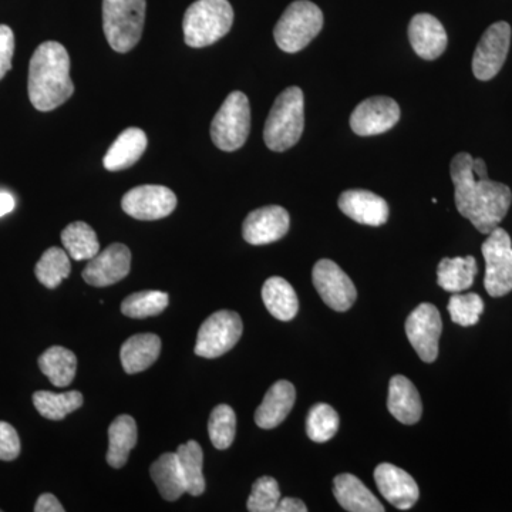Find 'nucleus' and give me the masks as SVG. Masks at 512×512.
Returning <instances> with one entry per match:
<instances>
[{
  "label": "nucleus",
  "mask_w": 512,
  "mask_h": 512,
  "mask_svg": "<svg viewBox=\"0 0 512 512\" xmlns=\"http://www.w3.org/2000/svg\"><path fill=\"white\" fill-rule=\"evenodd\" d=\"M473 156L457 154L451 161V180L457 210L481 232L490 234L504 220L512 202V192L505 184L488 177L478 178L473 171Z\"/></svg>",
  "instance_id": "f257e3e1"
},
{
  "label": "nucleus",
  "mask_w": 512,
  "mask_h": 512,
  "mask_svg": "<svg viewBox=\"0 0 512 512\" xmlns=\"http://www.w3.org/2000/svg\"><path fill=\"white\" fill-rule=\"evenodd\" d=\"M29 99L39 111H52L72 97L70 57L63 45L45 42L33 53L29 66Z\"/></svg>",
  "instance_id": "f03ea898"
},
{
  "label": "nucleus",
  "mask_w": 512,
  "mask_h": 512,
  "mask_svg": "<svg viewBox=\"0 0 512 512\" xmlns=\"http://www.w3.org/2000/svg\"><path fill=\"white\" fill-rule=\"evenodd\" d=\"M305 128V97L299 87L279 94L265 123L264 140L269 150L282 153L298 144Z\"/></svg>",
  "instance_id": "7ed1b4c3"
},
{
  "label": "nucleus",
  "mask_w": 512,
  "mask_h": 512,
  "mask_svg": "<svg viewBox=\"0 0 512 512\" xmlns=\"http://www.w3.org/2000/svg\"><path fill=\"white\" fill-rule=\"evenodd\" d=\"M234 23L228 0H197L184 16V40L191 47H207L222 39Z\"/></svg>",
  "instance_id": "20e7f679"
},
{
  "label": "nucleus",
  "mask_w": 512,
  "mask_h": 512,
  "mask_svg": "<svg viewBox=\"0 0 512 512\" xmlns=\"http://www.w3.org/2000/svg\"><path fill=\"white\" fill-rule=\"evenodd\" d=\"M146 0H103V29L107 42L119 53L130 52L143 36Z\"/></svg>",
  "instance_id": "39448f33"
},
{
  "label": "nucleus",
  "mask_w": 512,
  "mask_h": 512,
  "mask_svg": "<svg viewBox=\"0 0 512 512\" xmlns=\"http://www.w3.org/2000/svg\"><path fill=\"white\" fill-rule=\"evenodd\" d=\"M323 28V13L309 0L291 3L274 29L276 45L286 53L301 52Z\"/></svg>",
  "instance_id": "423d86ee"
},
{
  "label": "nucleus",
  "mask_w": 512,
  "mask_h": 512,
  "mask_svg": "<svg viewBox=\"0 0 512 512\" xmlns=\"http://www.w3.org/2000/svg\"><path fill=\"white\" fill-rule=\"evenodd\" d=\"M251 131V106L242 92L229 94L211 123L212 143L220 150L237 151Z\"/></svg>",
  "instance_id": "0eeeda50"
},
{
  "label": "nucleus",
  "mask_w": 512,
  "mask_h": 512,
  "mask_svg": "<svg viewBox=\"0 0 512 512\" xmlns=\"http://www.w3.org/2000/svg\"><path fill=\"white\" fill-rule=\"evenodd\" d=\"M485 261L484 286L488 295L503 298L512 291V242L505 229L497 227L481 247Z\"/></svg>",
  "instance_id": "6e6552de"
},
{
  "label": "nucleus",
  "mask_w": 512,
  "mask_h": 512,
  "mask_svg": "<svg viewBox=\"0 0 512 512\" xmlns=\"http://www.w3.org/2000/svg\"><path fill=\"white\" fill-rule=\"evenodd\" d=\"M241 316L237 312L218 311L202 323L198 330L195 355L215 359L229 352L242 336Z\"/></svg>",
  "instance_id": "1a4fd4ad"
},
{
  "label": "nucleus",
  "mask_w": 512,
  "mask_h": 512,
  "mask_svg": "<svg viewBox=\"0 0 512 512\" xmlns=\"http://www.w3.org/2000/svg\"><path fill=\"white\" fill-rule=\"evenodd\" d=\"M441 332L443 320L439 309L431 303H421L406 320L407 339L423 362H436Z\"/></svg>",
  "instance_id": "9d476101"
},
{
  "label": "nucleus",
  "mask_w": 512,
  "mask_h": 512,
  "mask_svg": "<svg viewBox=\"0 0 512 512\" xmlns=\"http://www.w3.org/2000/svg\"><path fill=\"white\" fill-rule=\"evenodd\" d=\"M313 285L320 298L336 312H346L356 302L357 292L352 279L330 259H320L313 266Z\"/></svg>",
  "instance_id": "9b49d317"
},
{
  "label": "nucleus",
  "mask_w": 512,
  "mask_h": 512,
  "mask_svg": "<svg viewBox=\"0 0 512 512\" xmlns=\"http://www.w3.org/2000/svg\"><path fill=\"white\" fill-rule=\"evenodd\" d=\"M511 45V26L497 22L485 30L473 57V73L481 82L494 79L503 69Z\"/></svg>",
  "instance_id": "f8f14e48"
},
{
  "label": "nucleus",
  "mask_w": 512,
  "mask_h": 512,
  "mask_svg": "<svg viewBox=\"0 0 512 512\" xmlns=\"http://www.w3.org/2000/svg\"><path fill=\"white\" fill-rule=\"evenodd\" d=\"M121 207L136 220L156 221L173 214L177 197L163 185H140L124 195Z\"/></svg>",
  "instance_id": "ddd939ff"
},
{
  "label": "nucleus",
  "mask_w": 512,
  "mask_h": 512,
  "mask_svg": "<svg viewBox=\"0 0 512 512\" xmlns=\"http://www.w3.org/2000/svg\"><path fill=\"white\" fill-rule=\"evenodd\" d=\"M400 120V107L386 96L370 97L350 117V127L357 136L369 137L392 130Z\"/></svg>",
  "instance_id": "4468645a"
},
{
  "label": "nucleus",
  "mask_w": 512,
  "mask_h": 512,
  "mask_svg": "<svg viewBox=\"0 0 512 512\" xmlns=\"http://www.w3.org/2000/svg\"><path fill=\"white\" fill-rule=\"evenodd\" d=\"M131 252L123 244H111L90 259L83 271V279L87 284L104 288L117 284L130 274Z\"/></svg>",
  "instance_id": "2eb2a0df"
},
{
  "label": "nucleus",
  "mask_w": 512,
  "mask_h": 512,
  "mask_svg": "<svg viewBox=\"0 0 512 512\" xmlns=\"http://www.w3.org/2000/svg\"><path fill=\"white\" fill-rule=\"evenodd\" d=\"M288 211L279 205H268L252 211L242 225V235L251 245H266L279 241L288 234Z\"/></svg>",
  "instance_id": "dca6fc26"
},
{
  "label": "nucleus",
  "mask_w": 512,
  "mask_h": 512,
  "mask_svg": "<svg viewBox=\"0 0 512 512\" xmlns=\"http://www.w3.org/2000/svg\"><path fill=\"white\" fill-rule=\"evenodd\" d=\"M375 481L380 494L399 510H410L420 497L419 485L409 473L393 464L376 467Z\"/></svg>",
  "instance_id": "f3484780"
},
{
  "label": "nucleus",
  "mask_w": 512,
  "mask_h": 512,
  "mask_svg": "<svg viewBox=\"0 0 512 512\" xmlns=\"http://www.w3.org/2000/svg\"><path fill=\"white\" fill-rule=\"evenodd\" d=\"M339 208L359 224L380 227L389 220V205L375 192L349 190L339 197Z\"/></svg>",
  "instance_id": "a211bd4d"
},
{
  "label": "nucleus",
  "mask_w": 512,
  "mask_h": 512,
  "mask_svg": "<svg viewBox=\"0 0 512 512\" xmlns=\"http://www.w3.org/2000/svg\"><path fill=\"white\" fill-rule=\"evenodd\" d=\"M414 52L424 60H436L447 47V32L439 19L429 13L414 16L409 25Z\"/></svg>",
  "instance_id": "6ab92c4d"
},
{
  "label": "nucleus",
  "mask_w": 512,
  "mask_h": 512,
  "mask_svg": "<svg viewBox=\"0 0 512 512\" xmlns=\"http://www.w3.org/2000/svg\"><path fill=\"white\" fill-rule=\"evenodd\" d=\"M295 400V386L288 380H279L268 390L261 406L256 409L255 423L261 429H275L289 416Z\"/></svg>",
  "instance_id": "aec40b11"
},
{
  "label": "nucleus",
  "mask_w": 512,
  "mask_h": 512,
  "mask_svg": "<svg viewBox=\"0 0 512 512\" xmlns=\"http://www.w3.org/2000/svg\"><path fill=\"white\" fill-rule=\"evenodd\" d=\"M387 409L403 424H416L423 414L420 394L407 377L394 376L389 384Z\"/></svg>",
  "instance_id": "412c9836"
},
{
  "label": "nucleus",
  "mask_w": 512,
  "mask_h": 512,
  "mask_svg": "<svg viewBox=\"0 0 512 512\" xmlns=\"http://www.w3.org/2000/svg\"><path fill=\"white\" fill-rule=\"evenodd\" d=\"M333 494L338 503L350 512H383L376 495L353 474H340L333 480Z\"/></svg>",
  "instance_id": "4be33fe9"
},
{
  "label": "nucleus",
  "mask_w": 512,
  "mask_h": 512,
  "mask_svg": "<svg viewBox=\"0 0 512 512\" xmlns=\"http://www.w3.org/2000/svg\"><path fill=\"white\" fill-rule=\"evenodd\" d=\"M148 144L146 133L141 128L130 127L117 137L104 157V168L121 171L133 167L143 157Z\"/></svg>",
  "instance_id": "5701e85b"
},
{
  "label": "nucleus",
  "mask_w": 512,
  "mask_h": 512,
  "mask_svg": "<svg viewBox=\"0 0 512 512\" xmlns=\"http://www.w3.org/2000/svg\"><path fill=\"white\" fill-rule=\"evenodd\" d=\"M161 353V339L154 333L131 336L121 346V365L128 375L144 372L154 365Z\"/></svg>",
  "instance_id": "b1692460"
},
{
  "label": "nucleus",
  "mask_w": 512,
  "mask_h": 512,
  "mask_svg": "<svg viewBox=\"0 0 512 512\" xmlns=\"http://www.w3.org/2000/svg\"><path fill=\"white\" fill-rule=\"evenodd\" d=\"M262 299L269 313L282 322H289L299 311L295 289L286 279L279 276H272L265 282L262 288Z\"/></svg>",
  "instance_id": "393cba45"
},
{
  "label": "nucleus",
  "mask_w": 512,
  "mask_h": 512,
  "mask_svg": "<svg viewBox=\"0 0 512 512\" xmlns=\"http://www.w3.org/2000/svg\"><path fill=\"white\" fill-rule=\"evenodd\" d=\"M137 444V423L128 414H121L109 427L107 463L113 468L126 466L131 450Z\"/></svg>",
  "instance_id": "a878e982"
},
{
  "label": "nucleus",
  "mask_w": 512,
  "mask_h": 512,
  "mask_svg": "<svg viewBox=\"0 0 512 512\" xmlns=\"http://www.w3.org/2000/svg\"><path fill=\"white\" fill-rule=\"evenodd\" d=\"M477 272L478 266L474 256L444 258L437 268V284L447 292L466 291L473 286Z\"/></svg>",
  "instance_id": "bb28decb"
},
{
  "label": "nucleus",
  "mask_w": 512,
  "mask_h": 512,
  "mask_svg": "<svg viewBox=\"0 0 512 512\" xmlns=\"http://www.w3.org/2000/svg\"><path fill=\"white\" fill-rule=\"evenodd\" d=\"M151 478L164 500L177 501L187 493L177 453H165L150 468Z\"/></svg>",
  "instance_id": "cd10ccee"
},
{
  "label": "nucleus",
  "mask_w": 512,
  "mask_h": 512,
  "mask_svg": "<svg viewBox=\"0 0 512 512\" xmlns=\"http://www.w3.org/2000/svg\"><path fill=\"white\" fill-rule=\"evenodd\" d=\"M39 367L53 386L67 387L76 376L77 357L63 346H52L39 357Z\"/></svg>",
  "instance_id": "c85d7f7f"
},
{
  "label": "nucleus",
  "mask_w": 512,
  "mask_h": 512,
  "mask_svg": "<svg viewBox=\"0 0 512 512\" xmlns=\"http://www.w3.org/2000/svg\"><path fill=\"white\" fill-rule=\"evenodd\" d=\"M62 242L67 254L76 261H86V259L90 261L100 252L96 232L83 221L67 225L62 232Z\"/></svg>",
  "instance_id": "c756f323"
},
{
  "label": "nucleus",
  "mask_w": 512,
  "mask_h": 512,
  "mask_svg": "<svg viewBox=\"0 0 512 512\" xmlns=\"http://www.w3.org/2000/svg\"><path fill=\"white\" fill-rule=\"evenodd\" d=\"M178 461L185 481V490L190 495L198 497L205 491L204 453L197 441L191 440L177 448Z\"/></svg>",
  "instance_id": "7c9ffc66"
},
{
  "label": "nucleus",
  "mask_w": 512,
  "mask_h": 512,
  "mask_svg": "<svg viewBox=\"0 0 512 512\" xmlns=\"http://www.w3.org/2000/svg\"><path fill=\"white\" fill-rule=\"evenodd\" d=\"M33 404L45 419L63 420L67 414L76 412L83 406L82 393L72 390L67 393H52L40 390L33 394Z\"/></svg>",
  "instance_id": "2f4dec72"
},
{
  "label": "nucleus",
  "mask_w": 512,
  "mask_h": 512,
  "mask_svg": "<svg viewBox=\"0 0 512 512\" xmlns=\"http://www.w3.org/2000/svg\"><path fill=\"white\" fill-rule=\"evenodd\" d=\"M72 271L70 256L62 248H49L37 262L35 268L36 278L47 289H55L62 284Z\"/></svg>",
  "instance_id": "473e14b6"
},
{
  "label": "nucleus",
  "mask_w": 512,
  "mask_h": 512,
  "mask_svg": "<svg viewBox=\"0 0 512 512\" xmlns=\"http://www.w3.org/2000/svg\"><path fill=\"white\" fill-rule=\"evenodd\" d=\"M170 302V296L160 291L133 293L121 303V312L128 318L144 319L160 315Z\"/></svg>",
  "instance_id": "72a5a7b5"
},
{
  "label": "nucleus",
  "mask_w": 512,
  "mask_h": 512,
  "mask_svg": "<svg viewBox=\"0 0 512 512\" xmlns=\"http://www.w3.org/2000/svg\"><path fill=\"white\" fill-rule=\"evenodd\" d=\"M339 414L329 404L318 403L309 410L306 419V433L315 443H326L339 430Z\"/></svg>",
  "instance_id": "f704fd0d"
},
{
  "label": "nucleus",
  "mask_w": 512,
  "mask_h": 512,
  "mask_svg": "<svg viewBox=\"0 0 512 512\" xmlns=\"http://www.w3.org/2000/svg\"><path fill=\"white\" fill-rule=\"evenodd\" d=\"M208 433L212 446L218 450H227L234 443L237 433V416L228 404H220L212 410L208 421Z\"/></svg>",
  "instance_id": "c9c22d12"
},
{
  "label": "nucleus",
  "mask_w": 512,
  "mask_h": 512,
  "mask_svg": "<svg viewBox=\"0 0 512 512\" xmlns=\"http://www.w3.org/2000/svg\"><path fill=\"white\" fill-rule=\"evenodd\" d=\"M448 312H450L451 320L460 326L477 325L484 312V302L477 293H467V295L451 296L448 302Z\"/></svg>",
  "instance_id": "e433bc0d"
},
{
  "label": "nucleus",
  "mask_w": 512,
  "mask_h": 512,
  "mask_svg": "<svg viewBox=\"0 0 512 512\" xmlns=\"http://www.w3.org/2000/svg\"><path fill=\"white\" fill-rule=\"evenodd\" d=\"M281 501L278 481L272 477H261L252 485L247 508L251 512H275Z\"/></svg>",
  "instance_id": "4c0bfd02"
},
{
  "label": "nucleus",
  "mask_w": 512,
  "mask_h": 512,
  "mask_svg": "<svg viewBox=\"0 0 512 512\" xmlns=\"http://www.w3.org/2000/svg\"><path fill=\"white\" fill-rule=\"evenodd\" d=\"M20 454V439L15 427L0 421V460L13 461Z\"/></svg>",
  "instance_id": "58836bf2"
},
{
  "label": "nucleus",
  "mask_w": 512,
  "mask_h": 512,
  "mask_svg": "<svg viewBox=\"0 0 512 512\" xmlns=\"http://www.w3.org/2000/svg\"><path fill=\"white\" fill-rule=\"evenodd\" d=\"M15 52V36L12 29L0 25V80L12 69V57Z\"/></svg>",
  "instance_id": "ea45409f"
},
{
  "label": "nucleus",
  "mask_w": 512,
  "mask_h": 512,
  "mask_svg": "<svg viewBox=\"0 0 512 512\" xmlns=\"http://www.w3.org/2000/svg\"><path fill=\"white\" fill-rule=\"evenodd\" d=\"M36 512H63V505L53 494H42L35 505Z\"/></svg>",
  "instance_id": "a19ab883"
},
{
  "label": "nucleus",
  "mask_w": 512,
  "mask_h": 512,
  "mask_svg": "<svg viewBox=\"0 0 512 512\" xmlns=\"http://www.w3.org/2000/svg\"><path fill=\"white\" fill-rule=\"evenodd\" d=\"M308 507L298 498H281L275 512H306Z\"/></svg>",
  "instance_id": "79ce46f5"
},
{
  "label": "nucleus",
  "mask_w": 512,
  "mask_h": 512,
  "mask_svg": "<svg viewBox=\"0 0 512 512\" xmlns=\"http://www.w3.org/2000/svg\"><path fill=\"white\" fill-rule=\"evenodd\" d=\"M15 198L9 192L0 191V217H5L9 212L15 210Z\"/></svg>",
  "instance_id": "37998d69"
},
{
  "label": "nucleus",
  "mask_w": 512,
  "mask_h": 512,
  "mask_svg": "<svg viewBox=\"0 0 512 512\" xmlns=\"http://www.w3.org/2000/svg\"><path fill=\"white\" fill-rule=\"evenodd\" d=\"M0 511H2V510H0Z\"/></svg>",
  "instance_id": "c03bdc74"
}]
</instances>
